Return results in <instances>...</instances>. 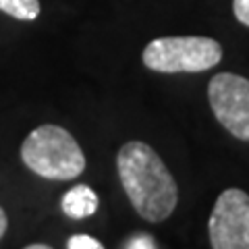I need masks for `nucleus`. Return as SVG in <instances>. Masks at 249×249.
<instances>
[{
	"mask_svg": "<svg viewBox=\"0 0 249 249\" xmlns=\"http://www.w3.org/2000/svg\"><path fill=\"white\" fill-rule=\"evenodd\" d=\"M208 100L216 121L241 142H249V79L218 73L210 79Z\"/></svg>",
	"mask_w": 249,
	"mask_h": 249,
	"instance_id": "obj_4",
	"label": "nucleus"
},
{
	"mask_svg": "<svg viewBox=\"0 0 249 249\" xmlns=\"http://www.w3.org/2000/svg\"><path fill=\"white\" fill-rule=\"evenodd\" d=\"M100 199L89 185H75L62 196V212L73 220H83L96 214Z\"/></svg>",
	"mask_w": 249,
	"mask_h": 249,
	"instance_id": "obj_6",
	"label": "nucleus"
},
{
	"mask_svg": "<svg viewBox=\"0 0 249 249\" xmlns=\"http://www.w3.org/2000/svg\"><path fill=\"white\" fill-rule=\"evenodd\" d=\"M232 11L237 21L249 27V0H232Z\"/></svg>",
	"mask_w": 249,
	"mask_h": 249,
	"instance_id": "obj_10",
	"label": "nucleus"
},
{
	"mask_svg": "<svg viewBox=\"0 0 249 249\" xmlns=\"http://www.w3.org/2000/svg\"><path fill=\"white\" fill-rule=\"evenodd\" d=\"M123 189L137 214L150 222H162L175 212L177 183L162 158L143 142H129L116 156Z\"/></svg>",
	"mask_w": 249,
	"mask_h": 249,
	"instance_id": "obj_1",
	"label": "nucleus"
},
{
	"mask_svg": "<svg viewBox=\"0 0 249 249\" xmlns=\"http://www.w3.org/2000/svg\"><path fill=\"white\" fill-rule=\"evenodd\" d=\"M212 249H249V196L231 187L218 196L208 222Z\"/></svg>",
	"mask_w": 249,
	"mask_h": 249,
	"instance_id": "obj_5",
	"label": "nucleus"
},
{
	"mask_svg": "<svg viewBox=\"0 0 249 249\" xmlns=\"http://www.w3.org/2000/svg\"><path fill=\"white\" fill-rule=\"evenodd\" d=\"M0 11L19 21H34L42 9L40 0H0Z\"/></svg>",
	"mask_w": 249,
	"mask_h": 249,
	"instance_id": "obj_7",
	"label": "nucleus"
},
{
	"mask_svg": "<svg viewBox=\"0 0 249 249\" xmlns=\"http://www.w3.org/2000/svg\"><path fill=\"white\" fill-rule=\"evenodd\" d=\"M67 249H104V245L91 235H73L69 239Z\"/></svg>",
	"mask_w": 249,
	"mask_h": 249,
	"instance_id": "obj_8",
	"label": "nucleus"
},
{
	"mask_svg": "<svg viewBox=\"0 0 249 249\" xmlns=\"http://www.w3.org/2000/svg\"><path fill=\"white\" fill-rule=\"evenodd\" d=\"M6 227H9V220H6V212L2 208H0V239L4 237V232H6Z\"/></svg>",
	"mask_w": 249,
	"mask_h": 249,
	"instance_id": "obj_11",
	"label": "nucleus"
},
{
	"mask_svg": "<svg viewBox=\"0 0 249 249\" xmlns=\"http://www.w3.org/2000/svg\"><path fill=\"white\" fill-rule=\"evenodd\" d=\"M25 249H52V247H48V245H42V243H34V245H27Z\"/></svg>",
	"mask_w": 249,
	"mask_h": 249,
	"instance_id": "obj_12",
	"label": "nucleus"
},
{
	"mask_svg": "<svg viewBox=\"0 0 249 249\" xmlns=\"http://www.w3.org/2000/svg\"><path fill=\"white\" fill-rule=\"evenodd\" d=\"M222 60V46L204 36H168L145 46L143 65L156 73H201Z\"/></svg>",
	"mask_w": 249,
	"mask_h": 249,
	"instance_id": "obj_3",
	"label": "nucleus"
},
{
	"mask_svg": "<svg viewBox=\"0 0 249 249\" xmlns=\"http://www.w3.org/2000/svg\"><path fill=\"white\" fill-rule=\"evenodd\" d=\"M21 158L29 170L52 181H69L85 170V156L75 137L58 124H42L25 137Z\"/></svg>",
	"mask_w": 249,
	"mask_h": 249,
	"instance_id": "obj_2",
	"label": "nucleus"
},
{
	"mask_svg": "<svg viewBox=\"0 0 249 249\" xmlns=\"http://www.w3.org/2000/svg\"><path fill=\"white\" fill-rule=\"evenodd\" d=\"M124 249H156V243L150 235H137L127 241Z\"/></svg>",
	"mask_w": 249,
	"mask_h": 249,
	"instance_id": "obj_9",
	"label": "nucleus"
}]
</instances>
